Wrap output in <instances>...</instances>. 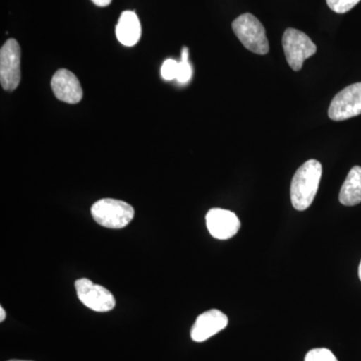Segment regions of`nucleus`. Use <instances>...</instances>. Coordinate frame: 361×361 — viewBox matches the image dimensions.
Listing matches in <instances>:
<instances>
[{"mask_svg":"<svg viewBox=\"0 0 361 361\" xmlns=\"http://www.w3.org/2000/svg\"><path fill=\"white\" fill-rule=\"evenodd\" d=\"M322 176V164L316 160L305 161L296 171L290 188L291 203L294 209L304 211L310 208L317 194Z\"/></svg>","mask_w":361,"mask_h":361,"instance_id":"f257e3e1","label":"nucleus"},{"mask_svg":"<svg viewBox=\"0 0 361 361\" xmlns=\"http://www.w3.org/2000/svg\"><path fill=\"white\" fill-rule=\"evenodd\" d=\"M232 30L249 51L261 56L269 51V42L266 37L264 26L253 14L244 13L240 16L233 21Z\"/></svg>","mask_w":361,"mask_h":361,"instance_id":"f03ea898","label":"nucleus"},{"mask_svg":"<svg viewBox=\"0 0 361 361\" xmlns=\"http://www.w3.org/2000/svg\"><path fill=\"white\" fill-rule=\"evenodd\" d=\"M92 218L103 227L122 229L134 219L135 210L130 204L116 199H102L90 209Z\"/></svg>","mask_w":361,"mask_h":361,"instance_id":"7ed1b4c3","label":"nucleus"},{"mask_svg":"<svg viewBox=\"0 0 361 361\" xmlns=\"http://www.w3.org/2000/svg\"><path fill=\"white\" fill-rule=\"evenodd\" d=\"M285 56L292 70L302 68L305 59L311 58L317 51L314 42L305 33L295 28H287L282 37Z\"/></svg>","mask_w":361,"mask_h":361,"instance_id":"20e7f679","label":"nucleus"},{"mask_svg":"<svg viewBox=\"0 0 361 361\" xmlns=\"http://www.w3.org/2000/svg\"><path fill=\"white\" fill-rule=\"evenodd\" d=\"M21 51L14 39L7 40L0 49V82L7 92H13L20 82Z\"/></svg>","mask_w":361,"mask_h":361,"instance_id":"39448f33","label":"nucleus"},{"mask_svg":"<svg viewBox=\"0 0 361 361\" xmlns=\"http://www.w3.org/2000/svg\"><path fill=\"white\" fill-rule=\"evenodd\" d=\"M361 115V82L348 85L339 92L329 109L330 120L341 122Z\"/></svg>","mask_w":361,"mask_h":361,"instance_id":"423d86ee","label":"nucleus"},{"mask_svg":"<svg viewBox=\"0 0 361 361\" xmlns=\"http://www.w3.org/2000/svg\"><path fill=\"white\" fill-rule=\"evenodd\" d=\"M78 299L90 310L97 312H108L116 306V299L108 289L94 284L87 278L78 279L75 283Z\"/></svg>","mask_w":361,"mask_h":361,"instance_id":"0eeeda50","label":"nucleus"},{"mask_svg":"<svg viewBox=\"0 0 361 361\" xmlns=\"http://www.w3.org/2000/svg\"><path fill=\"white\" fill-rule=\"evenodd\" d=\"M206 224L214 238L227 240L238 233L241 223L236 214L224 209H211L206 216Z\"/></svg>","mask_w":361,"mask_h":361,"instance_id":"6e6552de","label":"nucleus"},{"mask_svg":"<svg viewBox=\"0 0 361 361\" xmlns=\"http://www.w3.org/2000/svg\"><path fill=\"white\" fill-rule=\"evenodd\" d=\"M51 89L59 101L66 104H78L82 101L84 92L80 80L71 71L61 68L51 78Z\"/></svg>","mask_w":361,"mask_h":361,"instance_id":"1a4fd4ad","label":"nucleus"},{"mask_svg":"<svg viewBox=\"0 0 361 361\" xmlns=\"http://www.w3.org/2000/svg\"><path fill=\"white\" fill-rule=\"evenodd\" d=\"M228 317L217 310L206 311L198 316L191 330L194 341L203 342L222 331L228 325Z\"/></svg>","mask_w":361,"mask_h":361,"instance_id":"9d476101","label":"nucleus"},{"mask_svg":"<svg viewBox=\"0 0 361 361\" xmlns=\"http://www.w3.org/2000/svg\"><path fill=\"white\" fill-rule=\"evenodd\" d=\"M116 39L126 47H134L142 35V26L135 11H123L116 26Z\"/></svg>","mask_w":361,"mask_h":361,"instance_id":"9b49d317","label":"nucleus"},{"mask_svg":"<svg viewBox=\"0 0 361 361\" xmlns=\"http://www.w3.org/2000/svg\"><path fill=\"white\" fill-rule=\"evenodd\" d=\"M339 202L344 206L361 203V167L355 166L348 173L339 193Z\"/></svg>","mask_w":361,"mask_h":361,"instance_id":"f8f14e48","label":"nucleus"},{"mask_svg":"<svg viewBox=\"0 0 361 361\" xmlns=\"http://www.w3.org/2000/svg\"><path fill=\"white\" fill-rule=\"evenodd\" d=\"M361 0H326L329 8L339 14L348 13Z\"/></svg>","mask_w":361,"mask_h":361,"instance_id":"ddd939ff","label":"nucleus"},{"mask_svg":"<svg viewBox=\"0 0 361 361\" xmlns=\"http://www.w3.org/2000/svg\"><path fill=\"white\" fill-rule=\"evenodd\" d=\"M305 361H338L336 355L327 348H315L305 356Z\"/></svg>","mask_w":361,"mask_h":361,"instance_id":"4468645a","label":"nucleus"},{"mask_svg":"<svg viewBox=\"0 0 361 361\" xmlns=\"http://www.w3.org/2000/svg\"><path fill=\"white\" fill-rule=\"evenodd\" d=\"M178 68L179 63L175 59H169L164 61L161 68V75L164 80H173L177 78Z\"/></svg>","mask_w":361,"mask_h":361,"instance_id":"2eb2a0df","label":"nucleus"},{"mask_svg":"<svg viewBox=\"0 0 361 361\" xmlns=\"http://www.w3.org/2000/svg\"><path fill=\"white\" fill-rule=\"evenodd\" d=\"M192 73H193V71H192V66L190 65L189 61H182L180 59L176 80L180 84H187L191 80Z\"/></svg>","mask_w":361,"mask_h":361,"instance_id":"dca6fc26","label":"nucleus"},{"mask_svg":"<svg viewBox=\"0 0 361 361\" xmlns=\"http://www.w3.org/2000/svg\"><path fill=\"white\" fill-rule=\"evenodd\" d=\"M97 6L104 7L108 6L111 4V0H92Z\"/></svg>","mask_w":361,"mask_h":361,"instance_id":"f3484780","label":"nucleus"},{"mask_svg":"<svg viewBox=\"0 0 361 361\" xmlns=\"http://www.w3.org/2000/svg\"><path fill=\"white\" fill-rule=\"evenodd\" d=\"M6 310H4V307H0V322H4V319H6Z\"/></svg>","mask_w":361,"mask_h":361,"instance_id":"a211bd4d","label":"nucleus"},{"mask_svg":"<svg viewBox=\"0 0 361 361\" xmlns=\"http://www.w3.org/2000/svg\"><path fill=\"white\" fill-rule=\"evenodd\" d=\"M358 274H360V278L361 280V262H360V269H358Z\"/></svg>","mask_w":361,"mask_h":361,"instance_id":"6ab92c4d","label":"nucleus"},{"mask_svg":"<svg viewBox=\"0 0 361 361\" xmlns=\"http://www.w3.org/2000/svg\"><path fill=\"white\" fill-rule=\"evenodd\" d=\"M8 361H32V360H11Z\"/></svg>","mask_w":361,"mask_h":361,"instance_id":"aec40b11","label":"nucleus"}]
</instances>
